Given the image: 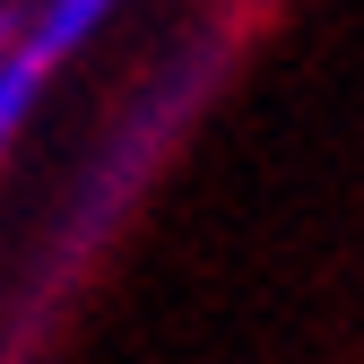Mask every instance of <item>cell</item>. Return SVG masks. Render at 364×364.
I'll list each match as a JSON object with an SVG mask.
<instances>
[{"mask_svg": "<svg viewBox=\"0 0 364 364\" xmlns=\"http://www.w3.org/2000/svg\"><path fill=\"white\" fill-rule=\"evenodd\" d=\"M113 9H122V0H26V26L9 43V61H0V173H9L26 122L43 105V87H53L87 43L113 26Z\"/></svg>", "mask_w": 364, "mask_h": 364, "instance_id": "1", "label": "cell"}, {"mask_svg": "<svg viewBox=\"0 0 364 364\" xmlns=\"http://www.w3.org/2000/svg\"><path fill=\"white\" fill-rule=\"evenodd\" d=\"M18 26H26V0H0V61H9V43H18Z\"/></svg>", "mask_w": 364, "mask_h": 364, "instance_id": "2", "label": "cell"}]
</instances>
